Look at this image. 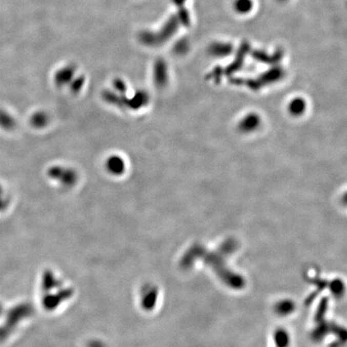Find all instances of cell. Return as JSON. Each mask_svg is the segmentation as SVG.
Returning a JSON list of instances; mask_svg holds the SVG:
<instances>
[{"label": "cell", "instance_id": "3957f363", "mask_svg": "<svg viewBox=\"0 0 347 347\" xmlns=\"http://www.w3.org/2000/svg\"><path fill=\"white\" fill-rule=\"evenodd\" d=\"M233 7L236 13L246 15L253 10V0H235Z\"/></svg>", "mask_w": 347, "mask_h": 347}, {"label": "cell", "instance_id": "7a4b0ae2", "mask_svg": "<svg viewBox=\"0 0 347 347\" xmlns=\"http://www.w3.org/2000/svg\"><path fill=\"white\" fill-rule=\"evenodd\" d=\"M290 340L289 334L284 329H278L274 334L275 347H289Z\"/></svg>", "mask_w": 347, "mask_h": 347}, {"label": "cell", "instance_id": "6da1fadb", "mask_svg": "<svg viewBox=\"0 0 347 347\" xmlns=\"http://www.w3.org/2000/svg\"><path fill=\"white\" fill-rule=\"evenodd\" d=\"M235 245L236 243H232H232H224L221 246L220 251L208 250L199 245L191 251H193L195 256H199L198 258L213 270L223 284L230 288L239 290L244 285V280L241 276L232 271L227 266L226 262L227 255L234 250Z\"/></svg>", "mask_w": 347, "mask_h": 347}]
</instances>
